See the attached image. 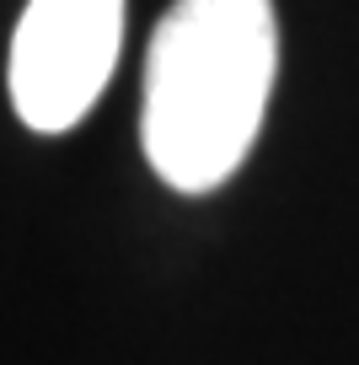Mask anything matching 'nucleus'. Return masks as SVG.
<instances>
[{"label":"nucleus","mask_w":359,"mask_h":365,"mask_svg":"<svg viewBox=\"0 0 359 365\" xmlns=\"http://www.w3.org/2000/svg\"><path fill=\"white\" fill-rule=\"evenodd\" d=\"M274 70V0H172L145 48L140 103V140L167 188L209 194L247 161Z\"/></svg>","instance_id":"obj_1"},{"label":"nucleus","mask_w":359,"mask_h":365,"mask_svg":"<svg viewBox=\"0 0 359 365\" xmlns=\"http://www.w3.org/2000/svg\"><path fill=\"white\" fill-rule=\"evenodd\" d=\"M124 43V0H27L11 38V108L38 135H65L108 91Z\"/></svg>","instance_id":"obj_2"}]
</instances>
